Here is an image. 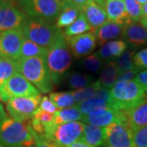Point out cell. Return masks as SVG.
<instances>
[{
    "label": "cell",
    "mask_w": 147,
    "mask_h": 147,
    "mask_svg": "<svg viewBox=\"0 0 147 147\" xmlns=\"http://www.w3.org/2000/svg\"><path fill=\"white\" fill-rule=\"evenodd\" d=\"M19 73L30 81L41 93H48L53 90V82L47 67L46 58H20Z\"/></svg>",
    "instance_id": "6da1fadb"
},
{
    "label": "cell",
    "mask_w": 147,
    "mask_h": 147,
    "mask_svg": "<svg viewBox=\"0 0 147 147\" xmlns=\"http://www.w3.org/2000/svg\"><path fill=\"white\" fill-rule=\"evenodd\" d=\"M110 93L115 109L123 112L134 109L147 99L146 91L134 80L116 82Z\"/></svg>",
    "instance_id": "7a4b0ae2"
},
{
    "label": "cell",
    "mask_w": 147,
    "mask_h": 147,
    "mask_svg": "<svg viewBox=\"0 0 147 147\" xmlns=\"http://www.w3.org/2000/svg\"><path fill=\"white\" fill-rule=\"evenodd\" d=\"M34 139L29 121L23 123L7 118L0 121V146L33 147Z\"/></svg>",
    "instance_id": "3957f363"
},
{
    "label": "cell",
    "mask_w": 147,
    "mask_h": 147,
    "mask_svg": "<svg viewBox=\"0 0 147 147\" xmlns=\"http://www.w3.org/2000/svg\"><path fill=\"white\" fill-rule=\"evenodd\" d=\"M46 60L53 84H60L71 64L70 51L64 32L48 47Z\"/></svg>",
    "instance_id": "277c9868"
},
{
    "label": "cell",
    "mask_w": 147,
    "mask_h": 147,
    "mask_svg": "<svg viewBox=\"0 0 147 147\" xmlns=\"http://www.w3.org/2000/svg\"><path fill=\"white\" fill-rule=\"evenodd\" d=\"M21 30L26 38L46 48L63 32L53 22L30 16L23 22Z\"/></svg>",
    "instance_id": "5b68a950"
},
{
    "label": "cell",
    "mask_w": 147,
    "mask_h": 147,
    "mask_svg": "<svg viewBox=\"0 0 147 147\" xmlns=\"http://www.w3.org/2000/svg\"><path fill=\"white\" fill-rule=\"evenodd\" d=\"M21 10L30 17L54 22L61 11L60 0H19Z\"/></svg>",
    "instance_id": "8992f818"
},
{
    "label": "cell",
    "mask_w": 147,
    "mask_h": 147,
    "mask_svg": "<svg viewBox=\"0 0 147 147\" xmlns=\"http://www.w3.org/2000/svg\"><path fill=\"white\" fill-rule=\"evenodd\" d=\"M38 96L40 92L19 72L0 86V100L4 103L16 97Z\"/></svg>",
    "instance_id": "52a82bcc"
},
{
    "label": "cell",
    "mask_w": 147,
    "mask_h": 147,
    "mask_svg": "<svg viewBox=\"0 0 147 147\" xmlns=\"http://www.w3.org/2000/svg\"><path fill=\"white\" fill-rule=\"evenodd\" d=\"M83 122H72L61 124H53L44 138L57 144L61 147H68L80 141L84 132Z\"/></svg>",
    "instance_id": "ba28073f"
},
{
    "label": "cell",
    "mask_w": 147,
    "mask_h": 147,
    "mask_svg": "<svg viewBox=\"0 0 147 147\" xmlns=\"http://www.w3.org/2000/svg\"><path fill=\"white\" fill-rule=\"evenodd\" d=\"M41 99V96L13 98L7 102L6 110L12 119L28 122L31 120L35 111L39 108Z\"/></svg>",
    "instance_id": "9c48e42d"
},
{
    "label": "cell",
    "mask_w": 147,
    "mask_h": 147,
    "mask_svg": "<svg viewBox=\"0 0 147 147\" xmlns=\"http://www.w3.org/2000/svg\"><path fill=\"white\" fill-rule=\"evenodd\" d=\"M25 37L21 27L0 34V57L18 61Z\"/></svg>",
    "instance_id": "30bf717a"
},
{
    "label": "cell",
    "mask_w": 147,
    "mask_h": 147,
    "mask_svg": "<svg viewBox=\"0 0 147 147\" xmlns=\"http://www.w3.org/2000/svg\"><path fill=\"white\" fill-rule=\"evenodd\" d=\"M105 129V147H134L132 131L125 122L114 123Z\"/></svg>",
    "instance_id": "8fae6325"
},
{
    "label": "cell",
    "mask_w": 147,
    "mask_h": 147,
    "mask_svg": "<svg viewBox=\"0 0 147 147\" xmlns=\"http://www.w3.org/2000/svg\"><path fill=\"white\" fill-rule=\"evenodd\" d=\"M82 122L94 126L106 127L117 122H125V112L117 110L114 108H106L96 110L88 115H84Z\"/></svg>",
    "instance_id": "7c38bea8"
},
{
    "label": "cell",
    "mask_w": 147,
    "mask_h": 147,
    "mask_svg": "<svg viewBox=\"0 0 147 147\" xmlns=\"http://www.w3.org/2000/svg\"><path fill=\"white\" fill-rule=\"evenodd\" d=\"M66 42L74 57L80 58L88 56L96 47L97 42L93 32H88L77 36L66 38Z\"/></svg>",
    "instance_id": "4fadbf2b"
},
{
    "label": "cell",
    "mask_w": 147,
    "mask_h": 147,
    "mask_svg": "<svg viewBox=\"0 0 147 147\" xmlns=\"http://www.w3.org/2000/svg\"><path fill=\"white\" fill-rule=\"evenodd\" d=\"M81 10L86 16L92 32L107 21V14L105 8L98 5L94 0H88L85 5L81 7Z\"/></svg>",
    "instance_id": "5bb4252c"
},
{
    "label": "cell",
    "mask_w": 147,
    "mask_h": 147,
    "mask_svg": "<svg viewBox=\"0 0 147 147\" xmlns=\"http://www.w3.org/2000/svg\"><path fill=\"white\" fill-rule=\"evenodd\" d=\"M105 10L107 14V20L119 24L123 26L132 23L127 15L123 2L116 0H106Z\"/></svg>",
    "instance_id": "9a60e30c"
},
{
    "label": "cell",
    "mask_w": 147,
    "mask_h": 147,
    "mask_svg": "<svg viewBox=\"0 0 147 147\" xmlns=\"http://www.w3.org/2000/svg\"><path fill=\"white\" fill-rule=\"evenodd\" d=\"M121 36L123 41L133 47L147 44V29L139 23H131L124 27Z\"/></svg>",
    "instance_id": "2e32d148"
},
{
    "label": "cell",
    "mask_w": 147,
    "mask_h": 147,
    "mask_svg": "<svg viewBox=\"0 0 147 147\" xmlns=\"http://www.w3.org/2000/svg\"><path fill=\"white\" fill-rule=\"evenodd\" d=\"M123 29L124 26L107 20L99 28L95 30L93 34L96 36L97 43L102 46L111 39H115L121 36Z\"/></svg>",
    "instance_id": "e0dca14e"
},
{
    "label": "cell",
    "mask_w": 147,
    "mask_h": 147,
    "mask_svg": "<svg viewBox=\"0 0 147 147\" xmlns=\"http://www.w3.org/2000/svg\"><path fill=\"white\" fill-rule=\"evenodd\" d=\"M80 141L95 147L105 146L106 129L102 127L84 123V132Z\"/></svg>",
    "instance_id": "ac0fdd59"
},
{
    "label": "cell",
    "mask_w": 147,
    "mask_h": 147,
    "mask_svg": "<svg viewBox=\"0 0 147 147\" xmlns=\"http://www.w3.org/2000/svg\"><path fill=\"white\" fill-rule=\"evenodd\" d=\"M126 123L132 131L147 126V99L134 109L125 112Z\"/></svg>",
    "instance_id": "d6986e66"
},
{
    "label": "cell",
    "mask_w": 147,
    "mask_h": 147,
    "mask_svg": "<svg viewBox=\"0 0 147 147\" xmlns=\"http://www.w3.org/2000/svg\"><path fill=\"white\" fill-rule=\"evenodd\" d=\"M127 43L123 40H112L105 42L97 52L102 61L105 62L117 60L124 52H126Z\"/></svg>",
    "instance_id": "ffe728a7"
},
{
    "label": "cell",
    "mask_w": 147,
    "mask_h": 147,
    "mask_svg": "<svg viewBox=\"0 0 147 147\" xmlns=\"http://www.w3.org/2000/svg\"><path fill=\"white\" fill-rule=\"evenodd\" d=\"M61 11L57 19V26L58 28H67L72 25L77 20L80 13L81 7L74 5V3L69 2L68 0H64L61 2Z\"/></svg>",
    "instance_id": "44dd1931"
},
{
    "label": "cell",
    "mask_w": 147,
    "mask_h": 147,
    "mask_svg": "<svg viewBox=\"0 0 147 147\" xmlns=\"http://www.w3.org/2000/svg\"><path fill=\"white\" fill-rule=\"evenodd\" d=\"M118 75H119V72L115 61L105 63L100 70V79H99L101 88L105 89L112 88L117 82Z\"/></svg>",
    "instance_id": "7402d4cb"
},
{
    "label": "cell",
    "mask_w": 147,
    "mask_h": 147,
    "mask_svg": "<svg viewBox=\"0 0 147 147\" xmlns=\"http://www.w3.org/2000/svg\"><path fill=\"white\" fill-rule=\"evenodd\" d=\"M84 115L77 106H72L58 110L54 114V124H61L82 120Z\"/></svg>",
    "instance_id": "603a6c76"
},
{
    "label": "cell",
    "mask_w": 147,
    "mask_h": 147,
    "mask_svg": "<svg viewBox=\"0 0 147 147\" xmlns=\"http://www.w3.org/2000/svg\"><path fill=\"white\" fill-rule=\"evenodd\" d=\"M47 48L43 47L30 40L24 38L21 48L20 58H47ZM19 58V59H20Z\"/></svg>",
    "instance_id": "cb8c5ba5"
},
{
    "label": "cell",
    "mask_w": 147,
    "mask_h": 147,
    "mask_svg": "<svg viewBox=\"0 0 147 147\" xmlns=\"http://www.w3.org/2000/svg\"><path fill=\"white\" fill-rule=\"evenodd\" d=\"M77 107L79 108L81 113L86 115L96 110L106 109V108H114L111 103L107 100H103L98 97H92L91 99L82 101L77 104ZM115 109V108H114Z\"/></svg>",
    "instance_id": "d4e9b609"
},
{
    "label": "cell",
    "mask_w": 147,
    "mask_h": 147,
    "mask_svg": "<svg viewBox=\"0 0 147 147\" xmlns=\"http://www.w3.org/2000/svg\"><path fill=\"white\" fill-rule=\"evenodd\" d=\"M90 30H91V28H90L88 22L87 21V18H86L84 12L81 11L77 20L74 21L72 25L65 28L63 32L66 38H69V37L83 34L85 33H88Z\"/></svg>",
    "instance_id": "484cf974"
},
{
    "label": "cell",
    "mask_w": 147,
    "mask_h": 147,
    "mask_svg": "<svg viewBox=\"0 0 147 147\" xmlns=\"http://www.w3.org/2000/svg\"><path fill=\"white\" fill-rule=\"evenodd\" d=\"M18 72L17 61L0 57V86L5 84L11 76Z\"/></svg>",
    "instance_id": "4316f807"
},
{
    "label": "cell",
    "mask_w": 147,
    "mask_h": 147,
    "mask_svg": "<svg viewBox=\"0 0 147 147\" xmlns=\"http://www.w3.org/2000/svg\"><path fill=\"white\" fill-rule=\"evenodd\" d=\"M49 98L57 107L59 110L72 107L76 103V100L72 92H52L49 95Z\"/></svg>",
    "instance_id": "83f0119b"
},
{
    "label": "cell",
    "mask_w": 147,
    "mask_h": 147,
    "mask_svg": "<svg viewBox=\"0 0 147 147\" xmlns=\"http://www.w3.org/2000/svg\"><path fill=\"white\" fill-rule=\"evenodd\" d=\"M100 88H101V86H100V82L98 80V81H96L94 83L88 85V87H85L84 88H80V89L74 91L72 92V94L74 96L76 102L80 103L82 101L94 97L96 91Z\"/></svg>",
    "instance_id": "f1b7e54d"
},
{
    "label": "cell",
    "mask_w": 147,
    "mask_h": 147,
    "mask_svg": "<svg viewBox=\"0 0 147 147\" xmlns=\"http://www.w3.org/2000/svg\"><path fill=\"white\" fill-rule=\"evenodd\" d=\"M92 82H93V77L78 72H74L69 74L68 79L69 87L76 89H80V88H84L85 87H88V85L92 84Z\"/></svg>",
    "instance_id": "f546056e"
},
{
    "label": "cell",
    "mask_w": 147,
    "mask_h": 147,
    "mask_svg": "<svg viewBox=\"0 0 147 147\" xmlns=\"http://www.w3.org/2000/svg\"><path fill=\"white\" fill-rule=\"evenodd\" d=\"M135 53L132 51H126L121 55L116 61V65L118 69L119 74L126 72L132 69H135V65L133 63V57Z\"/></svg>",
    "instance_id": "4dcf8cb0"
},
{
    "label": "cell",
    "mask_w": 147,
    "mask_h": 147,
    "mask_svg": "<svg viewBox=\"0 0 147 147\" xmlns=\"http://www.w3.org/2000/svg\"><path fill=\"white\" fill-rule=\"evenodd\" d=\"M124 4L129 18L132 23H139L142 16V5L136 0H124Z\"/></svg>",
    "instance_id": "1f68e13d"
},
{
    "label": "cell",
    "mask_w": 147,
    "mask_h": 147,
    "mask_svg": "<svg viewBox=\"0 0 147 147\" xmlns=\"http://www.w3.org/2000/svg\"><path fill=\"white\" fill-rule=\"evenodd\" d=\"M103 63H104V61L99 57L97 53L89 55L88 57H86L81 61L83 67L91 73L98 72L100 69H102Z\"/></svg>",
    "instance_id": "d6a6232c"
},
{
    "label": "cell",
    "mask_w": 147,
    "mask_h": 147,
    "mask_svg": "<svg viewBox=\"0 0 147 147\" xmlns=\"http://www.w3.org/2000/svg\"><path fill=\"white\" fill-rule=\"evenodd\" d=\"M134 147H147V126L132 131Z\"/></svg>",
    "instance_id": "836d02e7"
},
{
    "label": "cell",
    "mask_w": 147,
    "mask_h": 147,
    "mask_svg": "<svg viewBox=\"0 0 147 147\" xmlns=\"http://www.w3.org/2000/svg\"><path fill=\"white\" fill-rule=\"evenodd\" d=\"M133 63L136 68L147 70V48L142 49L134 55Z\"/></svg>",
    "instance_id": "e575fe53"
},
{
    "label": "cell",
    "mask_w": 147,
    "mask_h": 147,
    "mask_svg": "<svg viewBox=\"0 0 147 147\" xmlns=\"http://www.w3.org/2000/svg\"><path fill=\"white\" fill-rule=\"evenodd\" d=\"M31 131L32 134H33V137H34V145L33 147H61L60 146H58L57 144H56V143L51 142V141L47 140V139L44 138V137L38 135L36 132H34V131H33L32 128Z\"/></svg>",
    "instance_id": "d590c367"
},
{
    "label": "cell",
    "mask_w": 147,
    "mask_h": 147,
    "mask_svg": "<svg viewBox=\"0 0 147 147\" xmlns=\"http://www.w3.org/2000/svg\"><path fill=\"white\" fill-rule=\"evenodd\" d=\"M39 109L47 113L53 114V115H54L56 112H57L59 110V109L49 98V96H46L42 97L40 105H39Z\"/></svg>",
    "instance_id": "8d00e7d4"
},
{
    "label": "cell",
    "mask_w": 147,
    "mask_h": 147,
    "mask_svg": "<svg viewBox=\"0 0 147 147\" xmlns=\"http://www.w3.org/2000/svg\"><path fill=\"white\" fill-rule=\"evenodd\" d=\"M140 71H142V70L139 69L135 68L132 69H130V70H127L126 72H123V73L120 74L118 75L117 82H126V81L133 80L134 78L136 77V75Z\"/></svg>",
    "instance_id": "74e56055"
},
{
    "label": "cell",
    "mask_w": 147,
    "mask_h": 147,
    "mask_svg": "<svg viewBox=\"0 0 147 147\" xmlns=\"http://www.w3.org/2000/svg\"><path fill=\"white\" fill-rule=\"evenodd\" d=\"M135 82H137L142 88L146 91L147 94V70H142L136 75V77L133 79Z\"/></svg>",
    "instance_id": "f35d334b"
},
{
    "label": "cell",
    "mask_w": 147,
    "mask_h": 147,
    "mask_svg": "<svg viewBox=\"0 0 147 147\" xmlns=\"http://www.w3.org/2000/svg\"><path fill=\"white\" fill-rule=\"evenodd\" d=\"M94 97H98V98H101L103 100H107L110 103H111L112 105L114 106L113 102H112V98H111V93H110V91L109 89H105V88H100L99 89L96 91Z\"/></svg>",
    "instance_id": "ab89813d"
},
{
    "label": "cell",
    "mask_w": 147,
    "mask_h": 147,
    "mask_svg": "<svg viewBox=\"0 0 147 147\" xmlns=\"http://www.w3.org/2000/svg\"><path fill=\"white\" fill-rule=\"evenodd\" d=\"M142 16L141 20L139 21V24L142 25V26L147 29V2L142 7Z\"/></svg>",
    "instance_id": "60d3db41"
},
{
    "label": "cell",
    "mask_w": 147,
    "mask_h": 147,
    "mask_svg": "<svg viewBox=\"0 0 147 147\" xmlns=\"http://www.w3.org/2000/svg\"><path fill=\"white\" fill-rule=\"evenodd\" d=\"M68 147H95L92 146H90L88 144L85 143V142H82V141H78V142H74V144H72L71 146H69Z\"/></svg>",
    "instance_id": "b9f144b4"
},
{
    "label": "cell",
    "mask_w": 147,
    "mask_h": 147,
    "mask_svg": "<svg viewBox=\"0 0 147 147\" xmlns=\"http://www.w3.org/2000/svg\"><path fill=\"white\" fill-rule=\"evenodd\" d=\"M68 1L70 2V3H74V5L78 6L79 7H82L83 6H84L87 3V2L88 0H68Z\"/></svg>",
    "instance_id": "7bdbcfd3"
},
{
    "label": "cell",
    "mask_w": 147,
    "mask_h": 147,
    "mask_svg": "<svg viewBox=\"0 0 147 147\" xmlns=\"http://www.w3.org/2000/svg\"><path fill=\"white\" fill-rule=\"evenodd\" d=\"M7 118V115L6 114L4 109H3V106L0 103V121L3 120V119H5Z\"/></svg>",
    "instance_id": "ee69618b"
},
{
    "label": "cell",
    "mask_w": 147,
    "mask_h": 147,
    "mask_svg": "<svg viewBox=\"0 0 147 147\" xmlns=\"http://www.w3.org/2000/svg\"><path fill=\"white\" fill-rule=\"evenodd\" d=\"M94 1L98 4V5L100 6L101 7L105 8V3H106V0H94Z\"/></svg>",
    "instance_id": "f6af8a7d"
},
{
    "label": "cell",
    "mask_w": 147,
    "mask_h": 147,
    "mask_svg": "<svg viewBox=\"0 0 147 147\" xmlns=\"http://www.w3.org/2000/svg\"><path fill=\"white\" fill-rule=\"evenodd\" d=\"M136 1H137V2H138V3H140V4L142 6L144 5V4H145V3H146L147 2V0H136Z\"/></svg>",
    "instance_id": "bcb514c9"
},
{
    "label": "cell",
    "mask_w": 147,
    "mask_h": 147,
    "mask_svg": "<svg viewBox=\"0 0 147 147\" xmlns=\"http://www.w3.org/2000/svg\"><path fill=\"white\" fill-rule=\"evenodd\" d=\"M4 1H7V2H14V0H4Z\"/></svg>",
    "instance_id": "7dc6e473"
},
{
    "label": "cell",
    "mask_w": 147,
    "mask_h": 147,
    "mask_svg": "<svg viewBox=\"0 0 147 147\" xmlns=\"http://www.w3.org/2000/svg\"><path fill=\"white\" fill-rule=\"evenodd\" d=\"M3 1H4V0H0V6H1V4H2L3 3Z\"/></svg>",
    "instance_id": "c3c4849f"
},
{
    "label": "cell",
    "mask_w": 147,
    "mask_h": 147,
    "mask_svg": "<svg viewBox=\"0 0 147 147\" xmlns=\"http://www.w3.org/2000/svg\"><path fill=\"white\" fill-rule=\"evenodd\" d=\"M116 1H120V2H124V0H116Z\"/></svg>",
    "instance_id": "681fc988"
},
{
    "label": "cell",
    "mask_w": 147,
    "mask_h": 147,
    "mask_svg": "<svg viewBox=\"0 0 147 147\" xmlns=\"http://www.w3.org/2000/svg\"><path fill=\"white\" fill-rule=\"evenodd\" d=\"M60 1H61V2H62V1H64V0H60Z\"/></svg>",
    "instance_id": "f907efd6"
},
{
    "label": "cell",
    "mask_w": 147,
    "mask_h": 147,
    "mask_svg": "<svg viewBox=\"0 0 147 147\" xmlns=\"http://www.w3.org/2000/svg\"><path fill=\"white\" fill-rule=\"evenodd\" d=\"M14 1H17V0H14ZM18 1H19V0H18Z\"/></svg>",
    "instance_id": "816d5d0a"
},
{
    "label": "cell",
    "mask_w": 147,
    "mask_h": 147,
    "mask_svg": "<svg viewBox=\"0 0 147 147\" xmlns=\"http://www.w3.org/2000/svg\"><path fill=\"white\" fill-rule=\"evenodd\" d=\"M0 147H3V146H0Z\"/></svg>",
    "instance_id": "f5cc1de1"
}]
</instances>
